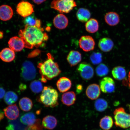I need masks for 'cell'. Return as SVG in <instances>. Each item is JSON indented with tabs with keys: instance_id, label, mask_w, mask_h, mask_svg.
Wrapping results in <instances>:
<instances>
[{
	"instance_id": "cell-1",
	"label": "cell",
	"mask_w": 130,
	"mask_h": 130,
	"mask_svg": "<svg viewBox=\"0 0 130 130\" xmlns=\"http://www.w3.org/2000/svg\"><path fill=\"white\" fill-rule=\"evenodd\" d=\"M19 35L23 41L25 47L31 49L34 47H38L48 37L42 27L25 25L23 29L19 31Z\"/></svg>"
},
{
	"instance_id": "cell-2",
	"label": "cell",
	"mask_w": 130,
	"mask_h": 130,
	"mask_svg": "<svg viewBox=\"0 0 130 130\" xmlns=\"http://www.w3.org/2000/svg\"><path fill=\"white\" fill-rule=\"evenodd\" d=\"M47 58L43 62L39 63L38 68L41 75V81L44 83L57 77L61 72L57 63L51 54H47Z\"/></svg>"
},
{
	"instance_id": "cell-3",
	"label": "cell",
	"mask_w": 130,
	"mask_h": 130,
	"mask_svg": "<svg viewBox=\"0 0 130 130\" xmlns=\"http://www.w3.org/2000/svg\"><path fill=\"white\" fill-rule=\"evenodd\" d=\"M58 94L57 91L51 86H45L39 98L40 103L47 107L54 108L58 106Z\"/></svg>"
},
{
	"instance_id": "cell-4",
	"label": "cell",
	"mask_w": 130,
	"mask_h": 130,
	"mask_svg": "<svg viewBox=\"0 0 130 130\" xmlns=\"http://www.w3.org/2000/svg\"><path fill=\"white\" fill-rule=\"evenodd\" d=\"M113 114L115 125L123 129L130 128V114L126 112L124 108H117Z\"/></svg>"
},
{
	"instance_id": "cell-5",
	"label": "cell",
	"mask_w": 130,
	"mask_h": 130,
	"mask_svg": "<svg viewBox=\"0 0 130 130\" xmlns=\"http://www.w3.org/2000/svg\"><path fill=\"white\" fill-rule=\"evenodd\" d=\"M77 5L74 0H53L51 7L60 13H68L71 12Z\"/></svg>"
},
{
	"instance_id": "cell-6",
	"label": "cell",
	"mask_w": 130,
	"mask_h": 130,
	"mask_svg": "<svg viewBox=\"0 0 130 130\" xmlns=\"http://www.w3.org/2000/svg\"><path fill=\"white\" fill-rule=\"evenodd\" d=\"M23 78L27 81L35 79L36 75V71L35 66L30 61H26L23 64L22 69Z\"/></svg>"
},
{
	"instance_id": "cell-7",
	"label": "cell",
	"mask_w": 130,
	"mask_h": 130,
	"mask_svg": "<svg viewBox=\"0 0 130 130\" xmlns=\"http://www.w3.org/2000/svg\"><path fill=\"white\" fill-rule=\"evenodd\" d=\"M77 71L81 77L85 80H89L93 77V68L88 63L84 62L80 63L78 66Z\"/></svg>"
},
{
	"instance_id": "cell-8",
	"label": "cell",
	"mask_w": 130,
	"mask_h": 130,
	"mask_svg": "<svg viewBox=\"0 0 130 130\" xmlns=\"http://www.w3.org/2000/svg\"><path fill=\"white\" fill-rule=\"evenodd\" d=\"M16 11L22 17H27L34 12L33 6L28 2L22 1L18 4Z\"/></svg>"
},
{
	"instance_id": "cell-9",
	"label": "cell",
	"mask_w": 130,
	"mask_h": 130,
	"mask_svg": "<svg viewBox=\"0 0 130 130\" xmlns=\"http://www.w3.org/2000/svg\"><path fill=\"white\" fill-rule=\"evenodd\" d=\"M80 48L84 51L90 52L95 48V42L93 38L89 35L83 36L79 40Z\"/></svg>"
},
{
	"instance_id": "cell-10",
	"label": "cell",
	"mask_w": 130,
	"mask_h": 130,
	"mask_svg": "<svg viewBox=\"0 0 130 130\" xmlns=\"http://www.w3.org/2000/svg\"><path fill=\"white\" fill-rule=\"evenodd\" d=\"M100 87L103 93H112L115 90V81L109 77H104L100 81Z\"/></svg>"
},
{
	"instance_id": "cell-11",
	"label": "cell",
	"mask_w": 130,
	"mask_h": 130,
	"mask_svg": "<svg viewBox=\"0 0 130 130\" xmlns=\"http://www.w3.org/2000/svg\"><path fill=\"white\" fill-rule=\"evenodd\" d=\"M69 23V20L67 17L61 13L55 16L53 20V23L55 27L60 30H63L66 28Z\"/></svg>"
},
{
	"instance_id": "cell-12",
	"label": "cell",
	"mask_w": 130,
	"mask_h": 130,
	"mask_svg": "<svg viewBox=\"0 0 130 130\" xmlns=\"http://www.w3.org/2000/svg\"><path fill=\"white\" fill-rule=\"evenodd\" d=\"M86 93L87 97L90 100H97L101 94L100 86L96 84H90L86 89Z\"/></svg>"
},
{
	"instance_id": "cell-13",
	"label": "cell",
	"mask_w": 130,
	"mask_h": 130,
	"mask_svg": "<svg viewBox=\"0 0 130 130\" xmlns=\"http://www.w3.org/2000/svg\"><path fill=\"white\" fill-rule=\"evenodd\" d=\"M10 48L14 52H20L25 47L23 41L20 37H14L10 38L8 42Z\"/></svg>"
},
{
	"instance_id": "cell-14",
	"label": "cell",
	"mask_w": 130,
	"mask_h": 130,
	"mask_svg": "<svg viewBox=\"0 0 130 130\" xmlns=\"http://www.w3.org/2000/svg\"><path fill=\"white\" fill-rule=\"evenodd\" d=\"M56 86L60 92L64 93L70 89L72 86V83L69 78L62 77L60 78L58 80Z\"/></svg>"
},
{
	"instance_id": "cell-15",
	"label": "cell",
	"mask_w": 130,
	"mask_h": 130,
	"mask_svg": "<svg viewBox=\"0 0 130 130\" xmlns=\"http://www.w3.org/2000/svg\"><path fill=\"white\" fill-rule=\"evenodd\" d=\"M4 111L5 115L9 120H15L19 116V109L16 104L9 106L4 109Z\"/></svg>"
},
{
	"instance_id": "cell-16",
	"label": "cell",
	"mask_w": 130,
	"mask_h": 130,
	"mask_svg": "<svg viewBox=\"0 0 130 130\" xmlns=\"http://www.w3.org/2000/svg\"><path fill=\"white\" fill-rule=\"evenodd\" d=\"M67 59L71 67L76 66L82 60V56L79 52L72 50L68 54Z\"/></svg>"
},
{
	"instance_id": "cell-17",
	"label": "cell",
	"mask_w": 130,
	"mask_h": 130,
	"mask_svg": "<svg viewBox=\"0 0 130 130\" xmlns=\"http://www.w3.org/2000/svg\"><path fill=\"white\" fill-rule=\"evenodd\" d=\"M98 46L100 49L104 52H108L112 49L114 43L111 39L105 37L99 40Z\"/></svg>"
},
{
	"instance_id": "cell-18",
	"label": "cell",
	"mask_w": 130,
	"mask_h": 130,
	"mask_svg": "<svg viewBox=\"0 0 130 130\" xmlns=\"http://www.w3.org/2000/svg\"><path fill=\"white\" fill-rule=\"evenodd\" d=\"M13 14V10L10 6L7 5L0 6V19L7 21L12 18Z\"/></svg>"
},
{
	"instance_id": "cell-19",
	"label": "cell",
	"mask_w": 130,
	"mask_h": 130,
	"mask_svg": "<svg viewBox=\"0 0 130 130\" xmlns=\"http://www.w3.org/2000/svg\"><path fill=\"white\" fill-rule=\"evenodd\" d=\"M15 58L14 52L10 48H4L0 52V58L5 62H10L13 60Z\"/></svg>"
},
{
	"instance_id": "cell-20",
	"label": "cell",
	"mask_w": 130,
	"mask_h": 130,
	"mask_svg": "<svg viewBox=\"0 0 130 130\" xmlns=\"http://www.w3.org/2000/svg\"><path fill=\"white\" fill-rule=\"evenodd\" d=\"M76 96L75 93L73 91L66 92L62 95L61 102L67 106H71L75 103Z\"/></svg>"
},
{
	"instance_id": "cell-21",
	"label": "cell",
	"mask_w": 130,
	"mask_h": 130,
	"mask_svg": "<svg viewBox=\"0 0 130 130\" xmlns=\"http://www.w3.org/2000/svg\"><path fill=\"white\" fill-rule=\"evenodd\" d=\"M106 22L108 25L113 26L117 25L120 21L119 15L115 12H109L107 13L105 16Z\"/></svg>"
},
{
	"instance_id": "cell-22",
	"label": "cell",
	"mask_w": 130,
	"mask_h": 130,
	"mask_svg": "<svg viewBox=\"0 0 130 130\" xmlns=\"http://www.w3.org/2000/svg\"><path fill=\"white\" fill-rule=\"evenodd\" d=\"M57 121L56 118L51 115H48L43 118L42 125L45 129H53L56 127Z\"/></svg>"
},
{
	"instance_id": "cell-23",
	"label": "cell",
	"mask_w": 130,
	"mask_h": 130,
	"mask_svg": "<svg viewBox=\"0 0 130 130\" xmlns=\"http://www.w3.org/2000/svg\"><path fill=\"white\" fill-rule=\"evenodd\" d=\"M112 74L113 78L117 80H124L126 77V70L121 66H117L114 68L112 71Z\"/></svg>"
},
{
	"instance_id": "cell-24",
	"label": "cell",
	"mask_w": 130,
	"mask_h": 130,
	"mask_svg": "<svg viewBox=\"0 0 130 130\" xmlns=\"http://www.w3.org/2000/svg\"><path fill=\"white\" fill-rule=\"evenodd\" d=\"M76 17L79 22H86L90 19L91 13L88 9L86 8H80L76 13Z\"/></svg>"
},
{
	"instance_id": "cell-25",
	"label": "cell",
	"mask_w": 130,
	"mask_h": 130,
	"mask_svg": "<svg viewBox=\"0 0 130 130\" xmlns=\"http://www.w3.org/2000/svg\"><path fill=\"white\" fill-rule=\"evenodd\" d=\"M85 28L87 31L90 33H94L98 30L99 28V22L96 19H91L86 22Z\"/></svg>"
},
{
	"instance_id": "cell-26",
	"label": "cell",
	"mask_w": 130,
	"mask_h": 130,
	"mask_svg": "<svg viewBox=\"0 0 130 130\" xmlns=\"http://www.w3.org/2000/svg\"><path fill=\"white\" fill-rule=\"evenodd\" d=\"M113 124V120L112 117L106 116L101 120L100 126L103 130H109L112 127Z\"/></svg>"
},
{
	"instance_id": "cell-27",
	"label": "cell",
	"mask_w": 130,
	"mask_h": 130,
	"mask_svg": "<svg viewBox=\"0 0 130 130\" xmlns=\"http://www.w3.org/2000/svg\"><path fill=\"white\" fill-rule=\"evenodd\" d=\"M37 119L35 115L32 113L30 112L25 114L20 118V121L23 124L28 126L31 125L35 123Z\"/></svg>"
},
{
	"instance_id": "cell-28",
	"label": "cell",
	"mask_w": 130,
	"mask_h": 130,
	"mask_svg": "<svg viewBox=\"0 0 130 130\" xmlns=\"http://www.w3.org/2000/svg\"><path fill=\"white\" fill-rule=\"evenodd\" d=\"M19 105L23 111H28L31 109L33 104L30 99L24 97L21 99L19 102Z\"/></svg>"
},
{
	"instance_id": "cell-29",
	"label": "cell",
	"mask_w": 130,
	"mask_h": 130,
	"mask_svg": "<svg viewBox=\"0 0 130 130\" xmlns=\"http://www.w3.org/2000/svg\"><path fill=\"white\" fill-rule=\"evenodd\" d=\"M18 97L15 92L12 91H8L6 93L4 97L5 103L8 105H12L17 101Z\"/></svg>"
},
{
	"instance_id": "cell-30",
	"label": "cell",
	"mask_w": 130,
	"mask_h": 130,
	"mask_svg": "<svg viewBox=\"0 0 130 130\" xmlns=\"http://www.w3.org/2000/svg\"><path fill=\"white\" fill-rule=\"evenodd\" d=\"M95 109L99 112L105 111L108 108V102L104 99H97L94 104Z\"/></svg>"
},
{
	"instance_id": "cell-31",
	"label": "cell",
	"mask_w": 130,
	"mask_h": 130,
	"mask_svg": "<svg viewBox=\"0 0 130 130\" xmlns=\"http://www.w3.org/2000/svg\"><path fill=\"white\" fill-rule=\"evenodd\" d=\"M26 25H27L32 26H35L39 28L41 27V22L39 19L31 16H29L26 17L25 20Z\"/></svg>"
},
{
	"instance_id": "cell-32",
	"label": "cell",
	"mask_w": 130,
	"mask_h": 130,
	"mask_svg": "<svg viewBox=\"0 0 130 130\" xmlns=\"http://www.w3.org/2000/svg\"><path fill=\"white\" fill-rule=\"evenodd\" d=\"M96 73L100 77H103L108 74L109 70L106 65L104 64H100L95 69Z\"/></svg>"
},
{
	"instance_id": "cell-33",
	"label": "cell",
	"mask_w": 130,
	"mask_h": 130,
	"mask_svg": "<svg viewBox=\"0 0 130 130\" xmlns=\"http://www.w3.org/2000/svg\"><path fill=\"white\" fill-rule=\"evenodd\" d=\"M30 88L32 92L36 93H40L43 89L41 82L38 80H34L31 83Z\"/></svg>"
},
{
	"instance_id": "cell-34",
	"label": "cell",
	"mask_w": 130,
	"mask_h": 130,
	"mask_svg": "<svg viewBox=\"0 0 130 130\" xmlns=\"http://www.w3.org/2000/svg\"><path fill=\"white\" fill-rule=\"evenodd\" d=\"M90 59L93 64H100L102 60V54L100 52H93L91 55Z\"/></svg>"
},
{
	"instance_id": "cell-35",
	"label": "cell",
	"mask_w": 130,
	"mask_h": 130,
	"mask_svg": "<svg viewBox=\"0 0 130 130\" xmlns=\"http://www.w3.org/2000/svg\"><path fill=\"white\" fill-rule=\"evenodd\" d=\"M40 119H37L34 124L27 127L25 130H43V126L42 125Z\"/></svg>"
},
{
	"instance_id": "cell-36",
	"label": "cell",
	"mask_w": 130,
	"mask_h": 130,
	"mask_svg": "<svg viewBox=\"0 0 130 130\" xmlns=\"http://www.w3.org/2000/svg\"><path fill=\"white\" fill-rule=\"evenodd\" d=\"M40 53V51H39V50H35L29 55V56L31 57H35L38 55L39 54V53Z\"/></svg>"
},
{
	"instance_id": "cell-37",
	"label": "cell",
	"mask_w": 130,
	"mask_h": 130,
	"mask_svg": "<svg viewBox=\"0 0 130 130\" xmlns=\"http://www.w3.org/2000/svg\"><path fill=\"white\" fill-rule=\"evenodd\" d=\"M5 91L3 88L0 87V99H2L5 95Z\"/></svg>"
},
{
	"instance_id": "cell-38",
	"label": "cell",
	"mask_w": 130,
	"mask_h": 130,
	"mask_svg": "<svg viewBox=\"0 0 130 130\" xmlns=\"http://www.w3.org/2000/svg\"><path fill=\"white\" fill-rule=\"evenodd\" d=\"M83 89V86L80 84H79L76 87V91L78 93H80L82 91Z\"/></svg>"
},
{
	"instance_id": "cell-39",
	"label": "cell",
	"mask_w": 130,
	"mask_h": 130,
	"mask_svg": "<svg viewBox=\"0 0 130 130\" xmlns=\"http://www.w3.org/2000/svg\"><path fill=\"white\" fill-rule=\"evenodd\" d=\"M32 1L35 4L39 5L44 2L46 0H32Z\"/></svg>"
},
{
	"instance_id": "cell-40",
	"label": "cell",
	"mask_w": 130,
	"mask_h": 130,
	"mask_svg": "<svg viewBox=\"0 0 130 130\" xmlns=\"http://www.w3.org/2000/svg\"><path fill=\"white\" fill-rule=\"evenodd\" d=\"M6 130H14V127L12 124H9L6 128Z\"/></svg>"
},
{
	"instance_id": "cell-41",
	"label": "cell",
	"mask_w": 130,
	"mask_h": 130,
	"mask_svg": "<svg viewBox=\"0 0 130 130\" xmlns=\"http://www.w3.org/2000/svg\"><path fill=\"white\" fill-rule=\"evenodd\" d=\"M4 114H3V112H2L1 110H0V121L2 120L3 118H4Z\"/></svg>"
},
{
	"instance_id": "cell-42",
	"label": "cell",
	"mask_w": 130,
	"mask_h": 130,
	"mask_svg": "<svg viewBox=\"0 0 130 130\" xmlns=\"http://www.w3.org/2000/svg\"><path fill=\"white\" fill-rule=\"evenodd\" d=\"M128 85L130 89V71L128 74Z\"/></svg>"
},
{
	"instance_id": "cell-43",
	"label": "cell",
	"mask_w": 130,
	"mask_h": 130,
	"mask_svg": "<svg viewBox=\"0 0 130 130\" xmlns=\"http://www.w3.org/2000/svg\"><path fill=\"white\" fill-rule=\"evenodd\" d=\"M4 33L2 31H0V39H2L3 38Z\"/></svg>"
},
{
	"instance_id": "cell-44",
	"label": "cell",
	"mask_w": 130,
	"mask_h": 130,
	"mask_svg": "<svg viewBox=\"0 0 130 130\" xmlns=\"http://www.w3.org/2000/svg\"><path fill=\"white\" fill-rule=\"evenodd\" d=\"M128 107H129V109L130 111V105H128Z\"/></svg>"
},
{
	"instance_id": "cell-45",
	"label": "cell",
	"mask_w": 130,
	"mask_h": 130,
	"mask_svg": "<svg viewBox=\"0 0 130 130\" xmlns=\"http://www.w3.org/2000/svg\"><path fill=\"white\" fill-rule=\"evenodd\" d=\"M126 130H130V128H129V129H127Z\"/></svg>"
},
{
	"instance_id": "cell-46",
	"label": "cell",
	"mask_w": 130,
	"mask_h": 130,
	"mask_svg": "<svg viewBox=\"0 0 130 130\" xmlns=\"http://www.w3.org/2000/svg\"><path fill=\"white\" fill-rule=\"evenodd\" d=\"M98 130V129H94V130Z\"/></svg>"
}]
</instances>
